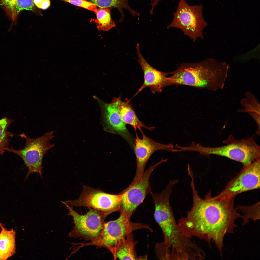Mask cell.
<instances>
[{"label":"cell","mask_w":260,"mask_h":260,"mask_svg":"<svg viewBox=\"0 0 260 260\" xmlns=\"http://www.w3.org/2000/svg\"><path fill=\"white\" fill-rule=\"evenodd\" d=\"M122 195L107 193L100 189L84 186L79 198L65 202L61 201L65 205L71 206L87 207L94 209L107 215L119 212Z\"/></svg>","instance_id":"8"},{"label":"cell","mask_w":260,"mask_h":260,"mask_svg":"<svg viewBox=\"0 0 260 260\" xmlns=\"http://www.w3.org/2000/svg\"><path fill=\"white\" fill-rule=\"evenodd\" d=\"M223 143L225 145L217 147L200 146L199 152L204 155H215L225 157L241 163L244 167L260 159V147L253 136L237 139L230 135Z\"/></svg>","instance_id":"4"},{"label":"cell","mask_w":260,"mask_h":260,"mask_svg":"<svg viewBox=\"0 0 260 260\" xmlns=\"http://www.w3.org/2000/svg\"><path fill=\"white\" fill-rule=\"evenodd\" d=\"M190 185L193 206L187 215L178 221V228L185 236L204 240L210 247L211 241L214 242L222 256L224 236L226 234L233 233L237 227L235 220L241 217L234 207L235 197H213L210 191L202 199L198 195L194 180H191Z\"/></svg>","instance_id":"1"},{"label":"cell","mask_w":260,"mask_h":260,"mask_svg":"<svg viewBox=\"0 0 260 260\" xmlns=\"http://www.w3.org/2000/svg\"><path fill=\"white\" fill-rule=\"evenodd\" d=\"M111 8H99L94 12L96 17V27L98 30L108 31L116 26L111 15Z\"/></svg>","instance_id":"20"},{"label":"cell","mask_w":260,"mask_h":260,"mask_svg":"<svg viewBox=\"0 0 260 260\" xmlns=\"http://www.w3.org/2000/svg\"><path fill=\"white\" fill-rule=\"evenodd\" d=\"M137 241H134L133 235L131 233L119 242L111 251L114 259H138L135 247Z\"/></svg>","instance_id":"16"},{"label":"cell","mask_w":260,"mask_h":260,"mask_svg":"<svg viewBox=\"0 0 260 260\" xmlns=\"http://www.w3.org/2000/svg\"><path fill=\"white\" fill-rule=\"evenodd\" d=\"M162 163V160L150 166L138 180L132 182L120 193L122 198L119 212L130 218L147 195L152 193L150 178L155 169Z\"/></svg>","instance_id":"10"},{"label":"cell","mask_w":260,"mask_h":260,"mask_svg":"<svg viewBox=\"0 0 260 260\" xmlns=\"http://www.w3.org/2000/svg\"><path fill=\"white\" fill-rule=\"evenodd\" d=\"M113 100L118 109L123 121L126 124L132 126L135 130L138 129L140 131L142 130V128L151 130L154 129V127L147 126L139 119L127 99L122 101L116 98Z\"/></svg>","instance_id":"15"},{"label":"cell","mask_w":260,"mask_h":260,"mask_svg":"<svg viewBox=\"0 0 260 260\" xmlns=\"http://www.w3.org/2000/svg\"><path fill=\"white\" fill-rule=\"evenodd\" d=\"M136 48L138 56L137 61L143 71L144 80L136 95L147 87H150L154 93L160 91L168 80L165 76V74L157 70L147 62L140 52L139 43L137 44Z\"/></svg>","instance_id":"13"},{"label":"cell","mask_w":260,"mask_h":260,"mask_svg":"<svg viewBox=\"0 0 260 260\" xmlns=\"http://www.w3.org/2000/svg\"><path fill=\"white\" fill-rule=\"evenodd\" d=\"M2 154V153H1V151H0V155H1V154Z\"/></svg>","instance_id":"27"},{"label":"cell","mask_w":260,"mask_h":260,"mask_svg":"<svg viewBox=\"0 0 260 260\" xmlns=\"http://www.w3.org/2000/svg\"><path fill=\"white\" fill-rule=\"evenodd\" d=\"M260 161L258 159L244 167L238 176L228 183L224 189L216 196L220 198L235 197L244 192L260 188Z\"/></svg>","instance_id":"11"},{"label":"cell","mask_w":260,"mask_h":260,"mask_svg":"<svg viewBox=\"0 0 260 260\" xmlns=\"http://www.w3.org/2000/svg\"><path fill=\"white\" fill-rule=\"evenodd\" d=\"M16 233L13 229L8 230L3 227L0 233V260H5L15 253Z\"/></svg>","instance_id":"18"},{"label":"cell","mask_w":260,"mask_h":260,"mask_svg":"<svg viewBox=\"0 0 260 260\" xmlns=\"http://www.w3.org/2000/svg\"><path fill=\"white\" fill-rule=\"evenodd\" d=\"M17 0H0V6L5 12L7 16L12 18L14 5Z\"/></svg>","instance_id":"25"},{"label":"cell","mask_w":260,"mask_h":260,"mask_svg":"<svg viewBox=\"0 0 260 260\" xmlns=\"http://www.w3.org/2000/svg\"><path fill=\"white\" fill-rule=\"evenodd\" d=\"M35 5L38 8L45 10L50 6V0H34Z\"/></svg>","instance_id":"26"},{"label":"cell","mask_w":260,"mask_h":260,"mask_svg":"<svg viewBox=\"0 0 260 260\" xmlns=\"http://www.w3.org/2000/svg\"><path fill=\"white\" fill-rule=\"evenodd\" d=\"M34 0H17L14 5L11 19L12 25H16L20 13L24 10L33 11L34 8Z\"/></svg>","instance_id":"22"},{"label":"cell","mask_w":260,"mask_h":260,"mask_svg":"<svg viewBox=\"0 0 260 260\" xmlns=\"http://www.w3.org/2000/svg\"><path fill=\"white\" fill-rule=\"evenodd\" d=\"M70 3L75 6L95 12L97 9L94 4L86 0H59Z\"/></svg>","instance_id":"24"},{"label":"cell","mask_w":260,"mask_h":260,"mask_svg":"<svg viewBox=\"0 0 260 260\" xmlns=\"http://www.w3.org/2000/svg\"><path fill=\"white\" fill-rule=\"evenodd\" d=\"M95 5L100 8H115L119 11L121 18L120 22L123 21L125 15L124 9L127 10L133 17L139 16L140 13L131 8L129 5V0H86Z\"/></svg>","instance_id":"19"},{"label":"cell","mask_w":260,"mask_h":260,"mask_svg":"<svg viewBox=\"0 0 260 260\" xmlns=\"http://www.w3.org/2000/svg\"><path fill=\"white\" fill-rule=\"evenodd\" d=\"M12 120L5 116L0 120V151L3 154L8 148L9 136L13 134L7 131V129Z\"/></svg>","instance_id":"21"},{"label":"cell","mask_w":260,"mask_h":260,"mask_svg":"<svg viewBox=\"0 0 260 260\" xmlns=\"http://www.w3.org/2000/svg\"><path fill=\"white\" fill-rule=\"evenodd\" d=\"M228 69L226 63L208 58L197 63H183L168 79L174 83L216 91L223 89Z\"/></svg>","instance_id":"3"},{"label":"cell","mask_w":260,"mask_h":260,"mask_svg":"<svg viewBox=\"0 0 260 260\" xmlns=\"http://www.w3.org/2000/svg\"><path fill=\"white\" fill-rule=\"evenodd\" d=\"M171 191L165 189L160 193L152 194L155 207L154 218L164 235L162 242L172 260H200L204 252L191 239L180 231L171 206Z\"/></svg>","instance_id":"2"},{"label":"cell","mask_w":260,"mask_h":260,"mask_svg":"<svg viewBox=\"0 0 260 260\" xmlns=\"http://www.w3.org/2000/svg\"><path fill=\"white\" fill-rule=\"evenodd\" d=\"M260 203H258L252 206H238L237 209H239L245 214L243 216H241L244 221L243 224H246L248 222L247 220L249 218L252 219L255 221L257 219H260Z\"/></svg>","instance_id":"23"},{"label":"cell","mask_w":260,"mask_h":260,"mask_svg":"<svg viewBox=\"0 0 260 260\" xmlns=\"http://www.w3.org/2000/svg\"><path fill=\"white\" fill-rule=\"evenodd\" d=\"M103 106L105 110L106 119L110 127L131 143L132 142V137L126 128V124L122 119L118 109L114 101L113 100L109 104H104Z\"/></svg>","instance_id":"14"},{"label":"cell","mask_w":260,"mask_h":260,"mask_svg":"<svg viewBox=\"0 0 260 260\" xmlns=\"http://www.w3.org/2000/svg\"><path fill=\"white\" fill-rule=\"evenodd\" d=\"M203 8L202 4L191 6L185 0H180L173 13V20L167 28L181 29L194 42L198 38L203 39V31L208 24L203 17Z\"/></svg>","instance_id":"5"},{"label":"cell","mask_w":260,"mask_h":260,"mask_svg":"<svg viewBox=\"0 0 260 260\" xmlns=\"http://www.w3.org/2000/svg\"><path fill=\"white\" fill-rule=\"evenodd\" d=\"M65 205L69 211L67 215L72 217L74 224L73 229L69 234V237H82L90 242L98 240L108 215L91 208L85 214L80 215L74 210L72 206Z\"/></svg>","instance_id":"7"},{"label":"cell","mask_w":260,"mask_h":260,"mask_svg":"<svg viewBox=\"0 0 260 260\" xmlns=\"http://www.w3.org/2000/svg\"><path fill=\"white\" fill-rule=\"evenodd\" d=\"M245 97L240 102L241 108L237 110L239 113H246L249 114L254 120L258 125L256 132L258 135L260 134V104L256 97L252 93L247 92Z\"/></svg>","instance_id":"17"},{"label":"cell","mask_w":260,"mask_h":260,"mask_svg":"<svg viewBox=\"0 0 260 260\" xmlns=\"http://www.w3.org/2000/svg\"><path fill=\"white\" fill-rule=\"evenodd\" d=\"M130 218L120 214L117 219L105 222L101 235L98 240L84 245H94L107 248L111 251L122 240L136 230L142 228L150 230L148 225L135 223L130 221Z\"/></svg>","instance_id":"9"},{"label":"cell","mask_w":260,"mask_h":260,"mask_svg":"<svg viewBox=\"0 0 260 260\" xmlns=\"http://www.w3.org/2000/svg\"><path fill=\"white\" fill-rule=\"evenodd\" d=\"M53 133V131L47 132L39 137L33 139L28 137L23 133L22 134L21 136L26 139L24 148L20 150H16L11 147L6 150L19 156L28 168V170L25 180L33 172L39 173L42 178V160L47 152L54 146V144H51L50 142L54 137Z\"/></svg>","instance_id":"6"},{"label":"cell","mask_w":260,"mask_h":260,"mask_svg":"<svg viewBox=\"0 0 260 260\" xmlns=\"http://www.w3.org/2000/svg\"><path fill=\"white\" fill-rule=\"evenodd\" d=\"M142 138L140 139L136 133L134 150L136 158V169L132 182L139 179L145 172V169L149 158L155 151L163 150L174 152V146L171 144L165 145L157 142L148 137L142 130Z\"/></svg>","instance_id":"12"}]
</instances>
